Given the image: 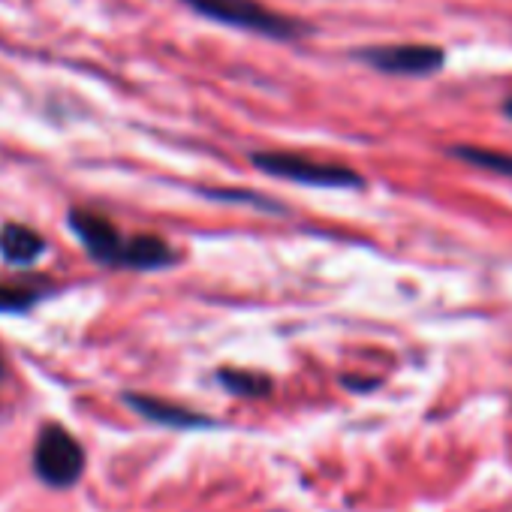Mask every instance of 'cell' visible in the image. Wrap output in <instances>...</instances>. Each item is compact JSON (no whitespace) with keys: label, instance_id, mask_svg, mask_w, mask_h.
Instances as JSON below:
<instances>
[{"label":"cell","instance_id":"cell-10","mask_svg":"<svg viewBox=\"0 0 512 512\" xmlns=\"http://www.w3.org/2000/svg\"><path fill=\"white\" fill-rule=\"evenodd\" d=\"M223 383L232 392H244V395H263V392H269V380L266 377H250V374H232V371H226L223 374Z\"/></svg>","mask_w":512,"mask_h":512},{"label":"cell","instance_id":"cell-2","mask_svg":"<svg viewBox=\"0 0 512 512\" xmlns=\"http://www.w3.org/2000/svg\"><path fill=\"white\" fill-rule=\"evenodd\" d=\"M34 470L52 488H70L85 470V449L67 428L46 425L34 446Z\"/></svg>","mask_w":512,"mask_h":512},{"label":"cell","instance_id":"cell-7","mask_svg":"<svg viewBox=\"0 0 512 512\" xmlns=\"http://www.w3.org/2000/svg\"><path fill=\"white\" fill-rule=\"evenodd\" d=\"M172 260H175V253L160 238H148V235L127 238L124 266H130V269H157V266H166Z\"/></svg>","mask_w":512,"mask_h":512},{"label":"cell","instance_id":"cell-4","mask_svg":"<svg viewBox=\"0 0 512 512\" xmlns=\"http://www.w3.org/2000/svg\"><path fill=\"white\" fill-rule=\"evenodd\" d=\"M359 61L380 73L392 76H431L443 70L446 55L437 46H422V43H404V46H371L356 52Z\"/></svg>","mask_w":512,"mask_h":512},{"label":"cell","instance_id":"cell-8","mask_svg":"<svg viewBox=\"0 0 512 512\" xmlns=\"http://www.w3.org/2000/svg\"><path fill=\"white\" fill-rule=\"evenodd\" d=\"M142 416L148 419H157V422H166V425H205L202 416L190 413V410H181V407H169V404H160V401H151V398H127Z\"/></svg>","mask_w":512,"mask_h":512},{"label":"cell","instance_id":"cell-5","mask_svg":"<svg viewBox=\"0 0 512 512\" xmlns=\"http://www.w3.org/2000/svg\"><path fill=\"white\" fill-rule=\"evenodd\" d=\"M70 229L79 235V241L85 244V250L94 256L97 263L124 266L127 238H121V232L106 217L76 208V211H70Z\"/></svg>","mask_w":512,"mask_h":512},{"label":"cell","instance_id":"cell-12","mask_svg":"<svg viewBox=\"0 0 512 512\" xmlns=\"http://www.w3.org/2000/svg\"><path fill=\"white\" fill-rule=\"evenodd\" d=\"M503 112H506V115L512 118V100H506V106H503Z\"/></svg>","mask_w":512,"mask_h":512},{"label":"cell","instance_id":"cell-6","mask_svg":"<svg viewBox=\"0 0 512 512\" xmlns=\"http://www.w3.org/2000/svg\"><path fill=\"white\" fill-rule=\"evenodd\" d=\"M43 250H46V241L28 226L7 223L4 229H0V253H4V260H10L16 266L34 263Z\"/></svg>","mask_w":512,"mask_h":512},{"label":"cell","instance_id":"cell-1","mask_svg":"<svg viewBox=\"0 0 512 512\" xmlns=\"http://www.w3.org/2000/svg\"><path fill=\"white\" fill-rule=\"evenodd\" d=\"M181 4L208 22L238 28L247 34H260L275 43H293L302 34H308V25L260 4V0H181Z\"/></svg>","mask_w":512,"mask_h":512},{"label":"cell","instance_id":"cell-9","mask_svg":"<svg viewBox=\"0 0 512 512\" xmlns=\"http://www.w3.org/2000/svg\"><path fill=\"white\" fill-rule=\"evenodd\" d=\"M452 154L458 160H464V163L479 166V169H488V172H497V175H512V154L473 148V145H458V148H452Z\"/></svg>","mask_w":512,"mask_h":512},{"label":"cell","instance_id":"cell-11","mask_svg":"<svg viewBox=\"0 0 512 512\" xmlns=\"http://www.w3.org/2000/svg\"><path fill=\"white\" fill-rule=\"evenodd\" d=\"M34 290L25 287H0V311H25L34 305Z\"/></svg>","mask_w":512,"mask_h":512},{"label":"cell","instance_id":"cell-3","mask_svg":"<svg viewBox=\"0 0 512 512\" xmlns=\"http://www.w3.org/2000/svg\"><path fill=\"white\" fill-rule=\"evenodd\" d=\"M256 169H263L266 175L275 178H287L296 184H308V187H359L362 178L338 163H320L302 154H287V151H263L253 154Z\"/></svg>","mask_w":512,"mask_h":512}]
</instances>
